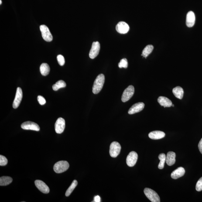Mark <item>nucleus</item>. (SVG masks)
Returning a JSON list of instances; mask_svg holds the SVG:
<instances>
[{
    "label": "nucleus",
    "instance_id": "20e7f679",
    "mask_svg": "<svg viewBox=\"0 0 202 202\" xmlns=\"http://www.w3.org/2000/svg\"><path fill=\"white\" fill-rule=\"evenodd\" d=\"M121 149V145L119 143L113 142L110 145L109 150L110 155L111 157H117L120 153Z\"/></svg>",
    "mask_w": 202,
    "mask_h": 202
},
{
    "label": "nucleus",
    "instance_id": "2eb2a0df",
    "mask_svg": "<svg viewBox=\"0 0 202 202\" xmlns=\"http://www.w3.org/2000/svg\"><path fill=\"white\" fill-rule=\"evenodd\" d=\"M195 21V17L193 11L188 12L186 18V25L188 27L191 28L194 26Z\"/></svg>",
    "mask_w": 202,
    "mask_h": 202
},
{
    "label": "nucleus",
    "instance_id": "6e6552de",
    "mask_svg": "<svg viewBox=\"0 0 202 202\" xmlns=\"http://www.w3.org/2000/svg\"><path fill=\"white\" fill-rule=\"evenodd\" d=\"M100 49V44L98 42H94L92 45L90 51L89 56L90 58L94 59L98 56Z\"/></svg>",
    "mask_w": 202,
    "mask_h": 202
},
{
    "label": "nucleus",
    "instance_id": "f257e3e1",
    "mask_svg": "<svg viewBox=\"0 0 202 202\" xmlns=\"http://www.w3.org/2000/svg\"><path fill=\"white\" fill-rule=\"evenodd\" d=\"M105 77L103 74L99 75L94 82L93 87V92L94 94H97L100 92L104 86Z\"/></svg>",
    "mask_w": 202,
    "mask_h": 202
},
{
    "label": "nucleus",
    "instance_id": "4be33fe9",
    "mask_svg": "<svg viewBox=\"0 0 202 202\" xmlns=\"http://www.w3.org/2000/svg\"><path fill=\"white\" fill-rule=\"evenodd\" d=\"M12 181V178L9 176H2L0 178V185L5 186L10 184Z\"/></svg>",
    "mask_w": 202,
    "mask_h": 202
},
{
    "label": "nucleus",
    "instance_id": "0eeeda50",
    "mask_svg": "<svg viewBox=\"0 0 202 202\" xmlns=\"http://www.w3.org/2000/svg\"><path fill=\"white\" fill-rule=\"evenodd\" d=\"M138 159V155L135 151L130 152L127 156L126 162L127 165L130 167H133L136 163Z\"/></svg>",
    "mask_w": 202,
    "mask_h": 202
},
{
    "label": "nucleus",
    "instance_id": "9d476101",
    "mask_svg": "<svg viewBox=\"0 0 202 202\" xmlns=\"http://www.w3.org/2000/svg\"><path fill=\"white\" fill-rule=\"evenodd\" d=\"M21 127L24 130H32L36 131L40 130V127L38 125L31 121L24 122L21 125Z\"/></svg>",
    "mask_w": 202,
    "mask_h": 202
},
{
    "label": "nucleus",
    "instance_id": "4468645a",
    "mask_svg": "<svg viewBox=\"0 0 202 202\" xmlns=\"http://www.w3.org/2000/svg\"><path fill=\"white\" fill-rule=\"evenodd\" d=\"M35 185L41 192L47 194L49 193V188L44 182L40 180H36L35 182Z\"/></svg>",
    "mask_w": 202,
    "mask_h": 202
},
{
    "label": "nucleus",
    "instance_id": "412c9836",
    "mask_svg": "<svg viewBox=\"0 0 202 202\" xmlns=\"http://www.w3.org/2000/svg\"><path fill=\"white\" fill-rule=\"evenodd\" d=\"M40 70L42 75L47 76L50 72V67L47 63H43L40 66Z\"/></svg>",
    "mask_w": 202,
    "mask_h": 202
},
{
    "label": "nucleus",
    "instance_id": "1a4fd4ad",
    "mask_svg": "<svg viewBox=\"0 0 202 202\" xmlns=\"http://www.w3.org/2000/svg\"><path fill=\"white\" fill-rule=\"evenodd\" d=\"M65 127V121L64 119L59 118L55 124V131L56 133L61 134L64 131Z\"/></svg>",
    "mask_w": 202,
    "mask_h": 202
},
{
    "label": "nucleus",
    "instance_id": "cd10ccee",
    "mask_svg": "<svg viewBox=\"0 0 202 202\" xmlns=\"http://www.w3.org/2000/svg\"><path fill=\"white\" fill-rule=\"evenodd\" d=\"M8 160L5 156L3 155H0V166H5L8 164Z\"/></svg>",
    "mask_w": 202,
    "mask_h": 202
},
{
    "label": "nucleus",
    "instance_id": "7ed1b4c3",
    "mask_svg": "<svg viewBox=\"0 0 202 202\" xmlns=\"http://www.w3.org/2000/svg\"><path fill=\"white\" fill-rule=\"evenodd\" d=\"M144 193L146 197L152 202H159L160 198L157 193L152 189L146 188L144 190Z\"/></svg>",
    "mask_w": 202,
    "mask_h": 202
},
{
    "label": "nucleus",
    "instance_id": "393cba45",
    "mask_svg": "<svg viewBox=\"0 0 202 202\" xmlns=\"http://www.w3.org/2000/svg\"><path fill=\"white\" fill-rule=\"evenodd\" d=\"M166 156L165 154L162 153L160 154L159 156V158L160 160V162L158 166L159 169H163L164 166L165 162H166Z\"/></svg>",
    "mask_w": 202,
    "mask_h": 202
},
{
    "label": "nucleus",
    "instance_id": "423d86ee",
    "mask_svg": "<svg viewBox=\"0 0 202 202\" xmlns=\"http://www.w3.org/2000/svg\"><path fill=\"white\" fill-rule=\"evenodd\" d=\"M40 29L44 40L49 42L53 40V36L47 26L45 25H41L40 26Z\"/></svg>",
    "mask_w": 202,
    "mask_h": 202
},
{
    "label": "nucleus",
    "instance_id": "c85d7f7f",
    "mask_svg": "<svg viewBox=\"0 0 202 202\" xmlns=\"http://www.w3.org/2000/svg\"><path fill=\"white\" fill-rule=\"evenodd\" d=\"M57 60L59 64L61 66L64 65L65 63L64 56L61 55H59L57 56Z\"/></svg>",
    "mask_w": 202,
    "mask_h": 202
},
{
    "label": "nucleus",
    "instance_id": "f704fd0d",
    "mask_svg": "<svg viewBox=\"0 0 202 202\" xmlns=\"http://www.w3.org/2000/svg\"><path fill=\"white\" fill-rule=\"evenodd\" d=\"M172 106L174 107V104H172Z\"/></svg>",
    "mask_w": 202,
    "mask_h": 202
},
{
    "label": "nucleus",
    "instance_id": "c756f323",
    "mask_svg": "<svg viewBox=\"0 0 202 202\" xmlns=\"http://www.w3.org/2000/svg\"><path fill=\"white\" fill-rule=\"evenodd\" d=\"M196 189L197 191L200 192L202 190V177L199 179L197 182L196 185Z\"/></svg>",
    "mask_w": 202,
    "mask_h": 202
},
{
    "label": "nucleus",
    "instance_id": "bb28decb",
    "mask_svg": "<svg viewBox=\"0 0 202 202\" xmlns=\"http://www.w3.org/2000/svg\"><path fill=\"white\" fill-rule=\"evenodd\" d=\"M128 66V63L127 60L126 59L124 58L121 60L120 62L119 63L118 67L120 68H127Z\"/></svg>",
    "mask_w": 202,
    "mask_h": 202
},
{
    "label": "nucleus",
    "instance_id": "b1692460",
    "mask_svg": "<svg viewBox=\"0 0 202 202\" xmlns=\"http://www.w3.org/2000/svg\"><path fill=\"white\" fill-rule=\"evenodd\" d=\"M66 85L65 82L63 80H60L56 82V84L53 85V88L54 91H56L60 88L65 87Z\"/></svg>",
    "mask_w": 202,
    "mask_h": 202
},
{
    "label": "nucleus",
    "instance_id": "39448f33",
    "mask_svg": "<svg viewBox=\"0 0 202 202\" xmlns=\"http://www.w3.org/2000/svg\"><path fill=\"white\" fill-rule=\"evenodd\" d=\"M135 93V88L132 85H130L126 88L123 93L121 100L123 102H127L128 101Z\"/></svg>",
    "mask_w": 202,
    "mask_h": 202
},
{
    "label": "nucleus",
    "instance_id": "5701e85b",
    "mask_svg": "<svg viewBox=\"0 0 202 202\" xmlns=\"http://www.w3.org/2000/svg\"><path fill=\"white\" fill-rule=\"evenodd\" d=\"M153 46L152 45H148L143 50L142 56L143 57L146 58L153 51Z\"/></svg>",
    "mask_w": 202,
    "mask_h": 202
},
{
    "label": "nucleus",
    "instance_id": "dca6fc26",
    "mask_svg": "<svg viewBox=\"0 0 202 202\" xmlns=\"http://www.w3.org/2000/svg\"><path fill=\"white\" fill-rule=\"evenodd\" d=\"M185 173V171L184 168L179 167L172 172L171 176L172 179H176L184 176Z\"/></svg>",
    "mask_w": 202,
    "mask_h": 202
},
{
    "label": "nucleus",
    "instance_id": "ddd939ff",
    "mask_svg": "<svg viewBox=\"0 0 202 202\" xmlns=\"http://www.w3.org/2000/svg\"><path fill=\"white\" fill-rule=\"evenodd\" d=\"M116 29L119 33L125 34L129 31L130 28L127 24L125 22H118L116 27Z\"/></svg>",
    "mask_w": 202,
    "mask_h": 202
},
{
    "label": "nucleus",
    "instance_id": "a211bd4d",
    "mask_svg": "<svg viewBox=\"0 0 202 202\" xmlns=\"http://www.w3.org/2000/svg\"><path fill=\"white\" fill-rule=\"evenodd\" d=\"M165 136V133L163 131H155L150 132L149 134V138L153 140L161 139Z\"/></svg>",
    "mask_w": 202,
    "mask_h": 202
},
{
    "label": "nucleus",
    "instance_id": "2f4dec72",
    "mask_svg": "<svg viewBox=\"0 0 202 202\" xmlns=\"http://www.w3.org/2000/svg\"><path fill=\"white\" fill-rule=\"evenodd\" d=\"M198 147L199 151H200L201 153L202 154V138L199 143Z\"/></svg>",
    "mask_w": 202,
    "mask_h": 202
},
{
    "label": "nucleus",
    "instance_id": "473e14b6",
    "mask_svg": "<svg viewBox=\"0 0 202 202\" xmlns=\"http://www.w3.org/2000/svg\"><path fill=\"white\" fill-rule=\"evenodd\" d=\"M94 201L95 202H101V199L99 196L97 195L95 196L94 198Z\"/></svg>",
    "mask_w": 202,
    "mask_h": 202
},
{
    "label": "nucleus",
    "instance_id": "a878e982",
    "mask_svg": "<svg viewBox=\"0 0 202 202\" xmlns=\"http://www.w3.org/2000/svg\"><path fill=\"white\" fill-rule=\"evenodd\" d=\"M77 185V180H74L72 183L71 185L68 188V189L66 190L65 195L66 197H69L72 193V192L74 190L75 188L76 187Z\"/></svg>",
    "mask_w": 202,
    "mask_h": 202
},
{
    "label": "nucleus",
    "instance_id": "aec40b11",
    "mask_svg": "<svg viewBox=\"0 0 202 202\" xmlns=\"http://www.w3.org/2000/svg\"><path fill=\"white\" fill-rule=\"evenodd\" d=\"M173 93L176 98L180 100L183 98L184 91L182 87L177 86L174 88L173 89Z\"/></svg>",
    "mask_w": 202,
    "mask_h": 202
},
{
    "label": "nucleus",
    "instance_id": "6ab92c4d",
    "mask_svg": "<svg viewBox=\"0 0 202 202\" xmlns=\"http://www.w3.org/2000/svg\"><path fill=\"white\" fill-rule=\"evenodd\" d=\"M158 101L160 105L164 108L171 107L173 104L172 101L169 99L165 97H159L158 99Z\"/></svg>",
    "mask_w": 202,
    "mask_h": 202
},
{
    "label": "nucleus",
    "instance_id": "f3484780",
    "mask_svg": "<svg viewBox=\"0 0 202 202\" xmlns=\"http://www.w3.org/2000/svg\"><path fill=\"white\" fill-rule=\"evenodd\" d=\"M176 153L174 152H169L166 157V162L169 166H173L176 162Z\"/></svg>",
    "mask_w": 202,
    "mask_h": 202
},
{
    "label": "nucleus",
    "instance_id": "9b49d317",
    "mask_svg": "<svg viewBox=\"0 0 202 202\" xmlns=\"http://www.w3.org/2000/svg\"><path fill=\"white\" fill-rule=\"evenodd\" d=\"M22 98V91L20 87L17 88L16 94L13 103V108L17 109L20 104Z\"/></svg>",
    "mask_w": 202,
    "mask_h": 202
},
{
    "label": "nucleus",
    "instance_id": "7c9ffc66",
    "mask_svg": "<svg viewBox=\"0 0 202 202\" xmlns=\"http://www.w3.org/2000/svg\"><path fill=\"white\" fill-rule=\"evenodd\" d=\"M38 100L39 104L41 105H44V104H46V100L45 98L41 96H39L38 97Z\"/></svg>",
    "mask_w": 202,
    "mask_h": 202
},
{
    "label": "nucleus",
    "instance_id": "f8f14e48",
    "mask_svg": "<svg viewBox=\"0 0 202 202\" xmlns=\"http://www.w3.org/2000/svg\"><path fill=\"white\" fill-rule=\"evenodd\" d=\"M145 104L143 102L136 103L131 106L128 111V113L130 115L140 112L143 109Z\"/></svg>",
    "mask_w": 202,
    "mask_h": 202
},
{
    "label": "nucleus",
    "instance_id": "f03ea898",
    "mask_svg": "<svg viewBox=\"0 0 202 202\" xmlns=\"http://www.w3.org/2000/svg\"><path fill=\"white\" fill-rule=\"evenodd\" d=\"M69 167V164L66 161H59L55 164L54 170L56 173H61L66 171Z\"/></svg>",
    "mask_w": 202,
    "mask_h": 202
},
{
    "label": "nucleus",
    "instance_id": "72a5a7b5",
    "mask_svg": "<svg viewBox=\"0 0 202 202\" xmlns=\"http://www.w3.org/2000/svg\"><path fill=\"white\" fill-rule=\"evenodd\" d=\"M2 1H1V0H0V4H1H1H2Z\"/></svg>",
    "mask_w": 202,
    "mask_h": 202
}]
</instances>
